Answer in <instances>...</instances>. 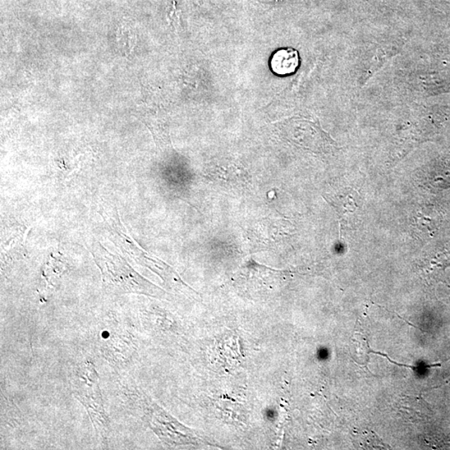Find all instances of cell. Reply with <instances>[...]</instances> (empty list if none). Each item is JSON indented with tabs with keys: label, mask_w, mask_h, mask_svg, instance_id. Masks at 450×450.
<instances>
[{
	"label": "cell",
	"mask_w": 450,
	"mask_h": 450,
	"mask_svg": "<svg viewBox=\"0 0 450 450\" xmlns=\"http://www.w3.org/2000/svg\"><path fill=\"white\" fill-rule=\"evenodd\" d=\"M75 372L73 384L75 396L85 407L96 432L107 442L109 422L104 408L97 371L91 362L86 361L78 367Z\"/></svg>",
	"instance_id": "obj_1"
},
{
	"label": "cell",
	"mask_w": 450,
	"mask_h": 450,
	"mask_svg": "<svg viewBox=\"0 0 450 450\" xmlns=\"http://www.w3.org/2000/svg\"><path fill=\"white\" fill-rule=\"evenodd\" d=\"M140 399L145 414V419L148 421L151 429L160 439L167 445H181L194 444L191 430L185 428L171 415L165 413L158 406L150 401L145 394H140Z\"/></svg>",
	"instance_id": "obj_2"
},
{
	"label": "cell",
	"mask_w": 450,
	"mask_h": 450,
	"mask_svg": "<svg viewBox=\"0 0 450 450\" xmlns=\"http://www.w3.org/2000/svg\"><path fill=\"white\" fill-rule=\"evenodd\" d=\"M300 64V57L297 50L284 49L278 50L271 59V68L279 75H291L295 72Z\"/></svg>",
	"instance_id": "obj_3"
},
{
	"label": "cell",
	"mask_w": 450,
	"mask_h": 450,
	"mask_svg": "<svg viewBox=\"0 0 450 450\" xmlns=\"http://www.w3.org/2000/svg\"><path fill=\"white\" fill-rule=\"evenodd\" d=\"M358 195L355 191L351 190L348 192H344L342 195H338L330 199H325L332 207L338 214L339 219H343L348 215L355 213L359 209L360 205L358 204Z\"/></svg>",
	"instance_id": "obj_4"
},
{
	"label": "cell",
	"mask_w": 450,
	"mask_h": 450,
	"mask_svg": "<svg viewBox=\"0 0 450 450\" xmlns=\"http://www.w3.org/2000/svg\"><path fill=\"white\" fill-rule=\"evenodd\" d=\"M415 224L419 231L434 236L439 229V217L433 209L420 208L415 217Z\"/></svg>",
	"instance_id": "obj_5"
},
{
	"label": "cell",
	"mask_w": 450,
	"mask_h": 450,
	"mask_svg": "<svg viewBox=\"0 0 450 450\" xmlns=\"http://www.w3.org/2000/svg\"><path fill=\"white\" fill-rule=\"evenodd\" d=\"M117 45L119 51L123 56H130L136 44V35L133 33L131 28L122 26L119 28L116 35Z\"/></svg>",
	"instance_id": "obj_6"
},
{
	"label": "cell",
	"mask_w": 450,
	"mask_h": 450,
	"mask_svg": "<svg viewBox=\"0 0 450 450\" xmlns=\"http://www.w3.org/2000/svg\"><path fill=\"white\" fill-rule=\"evenodd\" d=\"M449 260V253L447 251L436 253L430 258H427L424 264V269L427 273H430L435 268H444Z\"/></svg>",
	"instance_id": "obj_7"
}]
</instances>
